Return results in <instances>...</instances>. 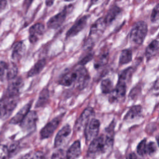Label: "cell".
I'll list each match as a JSON object with an SVG mask.
<instances>
[{
	"mask_svg": "<svg viewBox=\"0 0 159 159\" xmlns=\"http://www.w3.org/2000/svg\"><path fill=\"white\" fill-rule=\"evenodd\" d=\"M142 107L140 105H136L131 107L124 117L125 121H132L141 116Z\"/></svg>",
	"mask_w": 159,
	"mask_h": 159,
	"instance_id": "cell-19",
	"label": "cell"
},
{
	"mask_svg": "<svg viewBox=\"0 0 159 159\" xmlns=\"http://www.w3.org/2000/svg\"><path fill=\"white\" fill-rule=\"evenodd\" d=\"M147 34V24L144 21L137 22L130 32V40L132 42L140 45L143 43Z\"/></svg>",
	"mask_w": 159,
	"mask_h": 159,
	"instance_id": "cell-3",
	"label": "cell"
},
{
	"mask_svg": "<svg viewBox=\"0 0 159 159\" xmlns=\"http://www.w3.org/2000/svg\"><path fill=\"white\" fill-rule=\"evenodd\" d=\"M134 71V70L132 67H129L125 69L120 73L119 77V80L122 81L127 83V82L130 80Z\"/></svg>",
	"mask_w": 159,
	"mask_h": 159,
	"instance_id": "cell-27",
	"label": "cell"
},
{
	"mask_svg": "<svg viewBox=\"0 0 159 159\" xmlns=\"http://www.w3.org/2000/svg\"><path fill=\"white\" fill-rule=\"evenodd\" d=\"M127 157L129 158H137V156L134 153H131Z\"/></svg>",
	"mask_w": 159,
	"mask_h": 159,
	"instance_id": "cell-42",
	"label": "cell"
},
{
	"mask_svg": "<svg viewBox=\"0 0 159 159\" xmlns=\"http://www.w3.org/2000/svg\"><path fill=\"white\" fill-rule=\"evenodd\" d=\"M126 89H127V83L120 81L118 80L117 84L114 89H112V91L109 93L111 94L109 101L111 103L119 102L124 99L125 93H126Z\"/></svg>",
	"mask_w": 159,
	"mask_h": 159,
	"instance_id": "cell-6",
	"label": "cell"
},
{
	"mask_svg": "<svg viewBox=\"0 0 159 159\" xmlns=\"http://www.w3.org/2000/svg\"><path fill=\"white\" fill-rule=\"evenodd\" d=\"M99 0H91V4H96Z\"/></svg>",
	"mask_w": 159,
	"mask_h": 159,
	"instance_id": "cell-43",
	"label": "cell"
},
{
	"mask_svg": "<svg viewBox=\"0 0 159 159\" xmlns=\"http://www.w3.org/2000/svg\"><path fill=\"white\" fill-rule=\"evenodd\" d=\"M0 24H1V20H0Z\"/></svg>",
	"mask_w": 159,
	"mask_h": 159,
	"instance_id": "cell-47",
	"label": "cell"
},
{
	"mask_svg": "<svg viewBox=\"0 0 159 159\" xmlns=\"http://www.w3.org/2000/svg\"><path fill=\"white\" fill-rule=\"evenodd\" d=\"M17 102L18 96H6L0 101V119H7L16 107Z\"/></svg>",
	"mask_w": 159,
	"mask_h": 159,
	"instance_id": "cell-4",
	"label": "cell"
},
{
	"mask_svg": "<svg viewBox=\"0 0 159 159\" xmlns=\"http://www.w3.org/2000/svg\"><path fill=\"white\" fill-rule=\"evenodd\" d=\"M100 122L98 119L92 118L84 128V134L86 142L92 141L99 133Z\"/></svg>",
	"mask_w": 159,
	"mask_h": 159,
	"instance_id": "cell-8",
	"label": "cell"
},
{
	"mask_svg": "<svg viewBox=\"0 0 159 159\" xmlns=\"http://www.w3.org/2000/svg\"><path fill=\"white\" fill-rule=\"evenodd\" d=\"M156 140H157V142L158 145V147H159V134L157 136V137H156Z\"/></svg>",
	"mask_w": 159,
	"mask_h": 159,
	"instance_id": "cell-44",
	"label": "cell"
},
{
	"mask_svg": "<svg viewBox=\"0 0 159 159\" xmlns=\"http://www.w3.org/2000/svg\"><path fill=\"white\" fill-rule=\"evenodd\" d=\"M93 57V53H88L86 56H84L79 62V65H85L86 63L89 62Z\"/></svg>",
	"mask_w": 159,
	"mask_h": 159,
	"instance_id": "cell-35",
	"label": "cell"
},
{
	"mask_svg": "<svg viewBox=\"0 0 159 159\" xmlns=\"http://www.w3.org/2000/svg\"><path fill=\"white\" fill-rule=\"evenodd\" d=\"M17 72H18V69L17 66L14 63H11L10 65H7L6 78L10 80L14 79V78L16 77Z\"/></svg>",
	"mask_w": 159,
	"mask_h": 159,
	"instance_id": "cell-28",
	"label": "cell"
},
{
	"mask_svg": "<svg viewBox=\"0 0 159 159\" xmlns=\"http://www.w3.org/2000/svg\"><path fill=\"white\" fill-rule=\"evenodd\" d=\"M132 53L129 49H124L121 52L119 57V63L120 65H123L129 63L132 61Z\"/></svg>",
	"mask_w": 159,
	"mask_h": 159,
	"instance_id": "cell-24",
	"label": "cell"
},
{
	"mask_svg": "<svg viewBox=\"0 0 159 159\" xmlns=\"http://www.w3.org/2000/svg\"><path fill=\"white\" fill-rule=\"evenodd\" d=\"M25 50V45L22 42H16L13 47L12 58L15 61L20 60L24 56Z\"/></svg>",
	"mask_w": 159,
	"mask_h": 159,
	"instance_id": "cell-16",
	"label": "cell"
},
{
	"mask_svg": "<svg viewBox=\"0 0 159 159\" xmlns=\"http://www.w3.org/2000/svg\"><path fill=\"white\" fill-rule=\"evenodd\" d=\"M109 60V53L103 52L100 53L95 59L94 66L96 69H99L107 64Z\"/></svg>",
	"mask_w": 159,
	"mask_h": 159,
	"instance_id": "cell-22",
	"label": "cell"
},
{
	"mask_svg": "<svg viewBox=\"0 0 159 159\" xmlns=\"http://www.w3.org/2000/svg\"><path fill=\"white\" fill-rule=\"evenodd\" d=\"M157 55H159V41L154 40L147 47L145 56L148 60H150Z\"/></svg>",
	"mask_w": 159,
	"mask_h": 159,
	"instance_id": "cell-18",
	"label": "cell"
},
{
	"mask_svg": "<svg viewBox=\"0 0 159 159\" xmlns=\"http://www.w3.org/2000/svg\"><path fill=\"white\" fill-rule=\"evenodd\" d=\"M37 114L34 111H29L22 120L20 122V125L22 129L26 132H30L36 127V123L37 121Z\"/></svg>",
	"mask_w": 159,
	"mask_h": 159,
	"instance_id": "cell-9",
	"label": "cell"
},
{
	"mask_svg": "<svg viewBox=\"0 0 159 159\" xmlns=\"http://www.w3.org/2000/svg\"><path fill=\"white\" fill-rule=\"evenodd\" d=\"M7 6L6 0H0V12L5 9Z\"/></svg>",
	"mask_w": 159,
	"mask_h": 159,
	"instance_id": "cell-40",
	"label": "cell"
},
{
	"mask_svg": "<svg viewBox=\"0 0 159 159\" xmlns=\"http://www.w3.org/2000/svg\"><path fill=\"white\" fill-rule=\"evenodd\" d=\"M32 155L30 154H28L25 156H24L23 158H43V154L41 152H35L33 153H32Z\"/></svg>",
	"mask_w": 159,
	"mask_h": 159,
	"instance_id": "cell-36",
	"label": "cell"
},
{
	"mask_svg": "<svg viewBox=\"0 0 159 159\" xmlns=\"http://www.w3.org/2000/svg\"><path fill=\"white\" fill-rule=\"evenodd\" d=\"M89 76L86 69L83 65L79 66L65 75L60 81V84L65 86H71L73 84H76L77 87L81 89L88 84Z\"/></svg>",
	"mask_w": 159,
	"mask_h": 159,
	"instance_id": "cell-2",
	"label": "cell"
},
{
	"mask_svg": "<svg viewBox=\"0 0 159 159\" xmlns=\"http://www.w3.org/2000/svg\"><path fill=\"white\" fill-rule=\"evenodd\" d=\"M32 101L27 103L25 106H24L23 107L20 109V110L16 114V116H14L11 120V124H17L20 123L22 119L24 118V117L26 116V114L29 112L30 111V109L32 106Z\"/></svg>",
	"mask_w": 159,
	"mask_h": 159,
	"instance_id": "cell-17",
	"label": "cell"
},
{
	"mask_svg": "<svg viewBox=\"0 0 159 159\" xmlns=\"http://www.w3.org/2000/svg\"><path fill=\"white\" fill-rule=\"evenodd\" d=\"M7 65L4 61H0V80H2L6 75Z\"/></svg>",
	"mask_w": 159,
	"mask_h": 159,
	"instance_id": "cell-32",
	"label": "cell"
},
{
	"mask_svg": "<svg viewBox=\"0 0 159 159\" xmlns=\"http://www.w3.org/2000/svg\"><path fill=\"white\" fill-rule=\"evenodd\" d=\"M9 157L8 148L3 145H0V159Z\"/></svg>",
	"mask_w": 159,
	"mask_h": 159,
	"instance_id": "cell-34",
	"label": "cell"
},
{
	"mask_svg": "<svg viewBox=\"0 0 159 159\" xmlns=\"http://www.w3.org/2000/svg\"><path fill=\"white\" fill-rule=\"evenodd\" d=\"M11 1V2H12V3H14V2H16L17 1H18V0H10Z\"/></svg>",
	"mask_w": 159,
	"mask_h": 159,
	"instance_id": "cell-45",
	"label": "cell"
},
{
	"mask_svg": "<svg viewBox=\"0 0 159 159\" xmlns=\"http://www.w3.org/2000/svg\"><path fill=\"white\" fill-rule=\"evenodd\" d=\"M147 139H144L139 143L137 147V152L138 155H139L141 157H145V155H147Z\"/></svg>",
	"mask_w": 159,
	"mask_h": 159,
	"instance_id": "cell-29",
	"label": "cell"
},
{
	"mask_svg": "<svg viewBox=\"0 0 159 159\" xmlns=\"http://www.w3.org/2000/svg\"><path fill=\"white\" fill-rule=\"evenodd\" d=\"M64 157H65V152L63 150H61V149L53 153L52 156V158H61Z\"/></svg>",
	"mask_w": 159,
	"mask_h": 159,
	"instance_id": "cell-39",
	"label": "cell"
},
{
	"mask_svg": "<svg viewBox=\"0 0 159 159\" xmlns=\"http://www.w3.org/2000/svg\"><path fill=\"white\" fill-rule=\"evenodd\" d=\"M12 82L8 86L6 96H17L19 95L20 90L22 89L24 85L23 80L21 78H14Z\"/></svg>",
	"mask_w": 159,
	"mask_h": 159,
	"instance_id": "cell-14",
	"label": "cell"
},
{
	"mask_svg": "<svg viewBox=\"0 0 159 159\" xmlns=\"http://www.w3.org/2000/svg\"><path fill=\"white\" fill-rule=\"evenodd\" d=\"M101 91L104 94H109L113 89V83L112 81L107 78L103 80L101 83Z\"/></svg>",
	"mask_w": 159,
	"mask_h": 159,
	"instance_id": "cell-26",
	"label": "cell"
},
{
	"mask_svg": "<svg viewBox=\"0 0 159 159\" xmlns=\"http://www.w3.org/2000/svg\"><path fill=\"white\" fill-rule=\"evenodd\" d=\"M113 143L112 135L106 134L96 137L92 140L89 146L87 157L96 158L99 155L109 153L112 149Z\"/></svg>",
	"mask_w": 159,
	"mask_h": 159,
	"instance_id": "cell-1",
	"label": "cell"
},
{
	"mask_svg": "<svg viewBox=\"0 0 159 159\" xmlns=\"http://www.w3.org/2000/svg\"><path fill=\"white\" fill-rule=\"evenodd\" d=\"M34 0H25L24 2V7L25 8H28L29 7V6L31 4V3Z\"/></svg>",
	"mask_w": 159,
	"mask_h": 159,
	"instance_id": "cell-41",
	"label": "cell"
},
{
	"mask_svg": "<svg viewBox=\"0 0 159 159\" xmlns=\"http://www.w3.org/2000/svg\"><path fill=\"white\" fill-rule=\"evenodd\" d=\"M150 19L153 23L159 22V4H157L153 8L151 14Z\"/></svg>",
	"mask_w": 159,
	"mask_h": 159,
	"instance_id": "cell-30",
	"label": "cell"
},
{
	"mask_svg": "<svg viewBox=\"0 0 159 159\" xmlns=\"http://www.w3.org/2000/svg\"><path fill=\"white\" fill-rule=\"evenodd\" d=\"M89 17V16L86 15L78 19L66 32V37L69 38L74 37L80 31H81L85 27Z\"/></svg>",
	"mask_w": 159,
	"mask_h": 159,
	"instance_id": "cell-12",
	"label": "cell"
},
{
	"mask_svg": "<svg viewBox=\"0 0 159 159\" xmlns=\"http://www.w3.org/2000/svg\"><path fill=\"white\" fill-rule=\"evenodd\" d=\"M120 12L121 9L119 7L117 6H114L111 7L109 11L107 12L106 16L104 17V20L106 21L107 25L111 24L119 16Z\"/></svg>",
	"mask_w": 159,
	"mask_h": 159,
	"instance_id": "cell-21",
	"label": "cell"
},
{
	"mask_svg": "<svg viewBox=\"0 0 159 159\" xmlns=\"http://www.w3.org/2000/svg\"><path fill=\"white\" fill-rule=\"evenodd\" d=\"M45 63H46V61L45 59L39 60L34 65V66L29 70V71L28 72L27 76L29 77H32L38 75L43 70V68L45 66Z\"/></svg>",
	"mask_w": 159,
	"mask_h": 159,
	"instance_id": "cell-23",
	"label": "cell"
},
{
	"mask_svg": "<svg viewBox=\"0 0 159 159\" xmlns=\"http://www.w3.org/2000/svg\"><path fill=\"white\" fill-rule=\"evenodd\" d=\"M49 99V91L47 89H43L40 93L35 107H40L45 106Z\"/></svg>",
	"mask_w": 159,
	"mask_h": 159,
	"instance_id": "cell-25",
	"label": "cell"
},
{
	"mask_svg": "<svg viewBox=\"0 0 159 159\" xmlns=\"http://www.w3.org/2000/svg\"><path fill=\"white\" fill-rule=\"evenodd\" d=\"M62 116H58L54 118L53 120L47 123L40 130V135L41 139H47L50 137L57 129L61 120Z\"/></svg>",
	"mask_w": 159,
	"mask_h": 159,
	"instance_id": "cell-10",
	"label": "cell"
},
{
	"mask_svg": "<svg viewBox=\"0 0 159 159\" xmlns=\"http://www.w3.org/2000/svg\"><path fill=\"white\" fill-rule=\"evenodd\" d=\"M81 153L80 142L79 140H76L68 148L66 153V157L67 158H76L80 156Z\"/></svg>",
	"mask_w": 159,
	"mask_h": 159,
	"instance_id": "cell-20",
	"label": "cell"
},
{
	"mask_svg": "<svg viewBox=\"0 0 159 159\" xmlns=\"http://www.w3.org/2000/svg\"><path fill=\"white\" fill-rule=\"evenodd\" d=\"M114 127H115V122L114 121H112L111 122L109 125L106 128V132L108 135H114Z\"/></svg>",
	"mask_w": 159,
	"mask_h": 159,
	"instance_id": "cell-38",
	"label": "cell"
},
{
	"mask_svg": "<svg viewBox=\"0 0 159 159\" xmlns=\"http://www.w3.org/2000/svg\"><path fill=\"white\" fill-rule=\"evenodd\" d=\"M107 24L104 18L101 17L98 19L91 27L89 35L90 36H96L101 35L106 29Z\"/></svg>",
	"mask_w": 159,
	"mask_h": 159,
	"instance_id": "cell-15",
	"label": "cell"
},
{
	"mask_svg": "<svg viewBox=\"0 0 159 159\" xmlns=\"http://www.w3.org/2000/svg\"><path fill=\"white\" fill-rule=\"evenodd\" d=\"M140 88L136 86L131 90L129 94V97L131 99H134V98H136L137 97V96L140 94Z\"/></svg>",
	"mask_w": 159,
	"mask_h": 159,
	"instance_id": "cell-37",
	"label": "cell"
},
{
	"mask_svg": "<svg viewBox=\"0 0 159 159\" xmlns=\"http://www.w3.org/2000/svg\"><path fill=\"white\" fill-rule=\"evenodd\" d=\"M64 1H67V2H70V1H73V0H64Z\"/></svg>",
	"mask_w": 159,
	"mask_h": 159,
	"instance_id": "cell-46",
	"label": "cell"
},
{
	"mask_svg": "<svg viewBox=\"0 0 159 159\" xmlns=\"http://www.w3.org/2000/svg\"><path fill=\"white\" fill-rule=\"evenodd\" d=\"M73 6L71 5L68 6L64 8V9L60 12L58 13L55 16L51 17L47 22V26L50 29H57L60 27L64 22L66 15L71 11Z\"/></svg>",
	"mask_w": 159,
	"mask_h": 159,
	"instance_id": "cell-5",
	"label": "cell"
},
{
	"mask_svg": "<svg viewBox=\"0 0 159 159\" xmlns=\"http://www.w3.org/2000/svg\"><path fill=\"white\" fill-rule=\"evenodd\" d=\"M71 129L68 124L63 126L57 133L54 142L55 147L58 148L63 146L67 141L70 134Z\"/></svg>",
	"mask_w": 159,
	"mask_h": 159,
	"instance_id": "cell-11",
	"label": "cell"
},
{
	"mask_svg": "<svg viewBox=\"0 0 159 159\" xmlns=\"http://www.w3.org/2000/svg\"><path fill=\"white\" fill-rule=\"evenodd\" d=\"M157 151V147L155 142H150L147 143V155L150 156H152L156 153Z\"/></svg>",
	"mask_w": 159,
	"mask_h": 159,
	"instance_id": "cell-31",
	"label": "cell"
},
{
	"mask_svg": "<svg viewBox=\"0 0 159 159\" xmlns=\"http://www.w3.org/2000/svg\"><path fill=\"white\" fill-rule=\"evenodd\" d=\"M45 31L44 25L41 23H37L29 29V41L32 43L37 42L42 36Z\"/></svg>",
	"mask_w": 159,
	"mask_h": 159,
	"instance_id": "cell-13",
	"label": "cell"
},
{
	"mask_svg": "<svg viewBox=\"0 0 159 159\" xmlns=\"http://www.w3.org/2000/svg\"><path fill=\"white\" fill-rule=\"evenodd\" d=\"M94 116V109L91 107H86L83 112L81 113L79 118L77 119L75 125V129L76 131L81 130L82 129H84L86 125L89 122V121L92 119V117Z\"/></svg>",
	"mask_w": 159,
	"mask_h": 159,
	"instance_id": "cell-7",
	"label": "cell"
},
{
	"mask_svg": "<svg viewBox=\"0 0 159 159\" xmlns=\"http://www.w3.org/2000/svg\"><path fill=\"white\" fill-rule=\"evenodd\" d=\"M9 150V157H12L13 155H16L17 152L19 150V144L17 143H12L9 148H8Z\"/></svg>",
	"mask_w": 159,
	"mask_h": 159,
	"instance_id": "cell-33",
	"label": "cell"
}]
</instances>
